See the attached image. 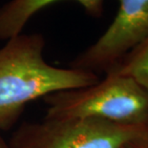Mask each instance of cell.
Returning <instances> with one entry per match:
<instances>
[{
	"instance_id": "cell-1",
	"label": "cell",
	"mask_w": 148,
	"mask_h": 148,
	"mask_svg": "<svg viewBox=\"0 0 148 148\" xmlns=\"http://www.w3.org/2000/svg\"><path fill=\"white\" fill-rule=\"evenodd\" d=\"M45 43L41 34L21 33L0 48V131L11 129L38 97L99 82L93 72L49 64L43 58Z\"/></svg>"
},
{
	"instance_id": "cell-2",
	"label": "cell",
	"mask_w": 148,
	"mask_h": 148,
	"mask_svg": "<svg viewBox=\"0 0 148 148\" xmlns=\"http://www.w3.org/2000/svg\"><path fill=\"white\" fill-rule=\"evenodd\" d=\"M44 119L99 118L125 124H143L148 116V91L133 78L107 72L92 86L58 91L43 97Z\"/></svg>"
},
{
	"instance_id": "cell-3",
	"label": "cell",
	"mask_w": 148,
	"mask_h": 148,
	"mask_svg": "<svg viewBox=\"0 0 148 148\" xmlns=\"http://www.w3.org/2000/svg\"><path fill=\"white\" fill-rule=\"evenodd\" d=\"M143 137V124L99 118L44 119L22 123L8 144L9 148H123Z\"/></svg>"
},
{
	"instance_id": "cell-4",
	"label": "cell",
	"mask_w": 148,
	"mask_h": 148,
	"mask_svg": "<svg viewBox=\"0 0 148 148\" xmlns=\"http://www.w3.org/2000/svg\"><path fill=\"white\" fill-rule=\"evenodd\" d=\"M118 1V14L109 28L71 62L70 68L108 72L148 34V0Z\"/></svg>"
},
{
	"instance_id": "cell-5",
	"label": "cell",
	"mask_w": 148,
	"mask_h": 148,
	"mask_svg": "<svg viewBox=\"0 0 148 148\" xmlns=\"http://www.w3.org/2000/svg\"><path fill=\"white\" fill-rule=\"evenodd\" d=\"M59 0H12L0 8V39L8 40L21 34L37 12ZM94 17L101 16L103 0H75Z\"/></svg>"
},
{
	"instance_id": "cell-6",
	"label": "cell",
	"mask_w": 148,
	"mask_h": 148,
	"mask_svg": "<svg viewBox=\"0 0 148 148\" xmlns=\"http://www.w3.org/2000/svg\"><path fill=\"white\" fill-rule=\"evenodd\" d=\"M109 71L133 78L148 91V34L127 56H124Z\"/></svg>"
},
{
	"instance_id": "cell-7",
	"label": "cell",
	"mask_w": 148,
	"mask_h": 148,
	"mask_svg": "<svg viewBox=\"0 0 148 148\" xmlns=\"http://www.w3.org/2000/svg\"><path fill=\"white\" fill-rule=\"evenodd\" d=\"M0 148H9L8 141H6L1 136H0Z\"/></svg>"
},
{
	"instance_id": "cell-8",
	"label": "cell",
	"mask_w": 148,
	"mask_h": 148,
	"mask_svg": "<svg viewBox=\"0 0 148 148\" xmlns=\"http://www.w3.org/2000/svg\"><path fill=\"white\" fill-rule=\"evenodd\" d=\"M123 148H133V147H132V143H129L127 145H125Z\"/></svg>"
}]
</instances>
